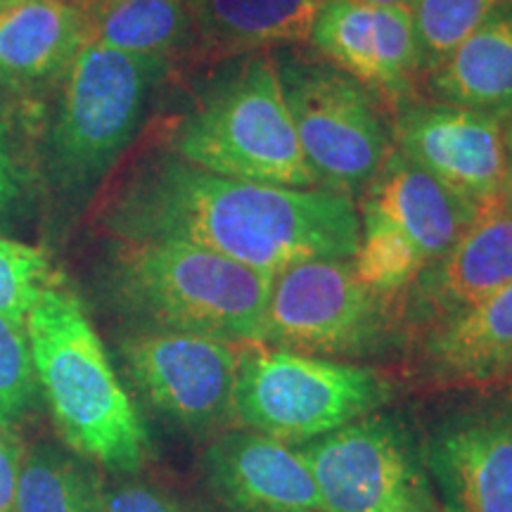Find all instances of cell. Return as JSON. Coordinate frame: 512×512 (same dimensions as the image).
Listing matches in <instances>:
<instances>
[{
	"label": "cell",
	"mask_w": 512,
	"mask_h": 512,
	"mask_svg": "<svg viewBox=\"0 0 512 512\" xmlns=\"http://www.w3.org/2000/svg\"><path fill=\"white\" fill-rule=\"evenodd\" d=\"M275 275L178 242L112 240L98 268L102 299L128 330L192 332L264 344Z\"/></svg>",
	"instance_id": "obj_2"
},
{
	"label": "cell",
	"mask_w": 512,
	"mask_h": 512,
	"mask_svg": "<svg viewBox=\"0 0 512 512\" xmlns=\"http://www.w3.org/2000/svg\"><path fill=\"white\" fill-rule=\"evenodd\" d=\"M105 512H190L166 491L152 484L128 482L105 491Z\"/></svg>",
	"instance_id": "obj_26"
},
{
	"label": "cell",
	"mask_w": 512,
	"mask_h": 512,
	"mask_svg": "<svg viewBox=\"0 0 512 512\" xmlns=\"http://www.w3.org/2000/svg\"><path fill=\"white\" fill-rule=\"evenodd\" d=\"M434 98L505 119L512 114V3L427 74Z\"/></svg>",
	"instance_id": "obj_20"
},
{
	"label": "cell",
	"mask_w": 512,
	"mask_h": 512,
	"mask_svg": "<svg viewBox=\"0 0 512 512\" xmlns=\"http://www.w3.org/2000/svg\"><path fill=\"white\" fill-rule=\"evenodd\" d=\"M358 3H370V5H408V8H411L413 0H358Z\"/></svg>",
	"instance_id": "obj_32"
},
{
	"label": "cell",
	"mask_w": 512,
	"mask_h": 512,
	"mask_svg": "<svg viewBox=\"0 0 512 512\" xmlns=\"http://www.w3.org/2000/svg\"><path fill=\"white\" fill-rule=\"evenodd\" d=\"M418 446L441 512H512V384L460 389Z\"/></svg>",
	"instance_id": "obj_12"
},
{
	"label": "cell",
	"mask_w": 512,
	"mask_h": 512,
	"mask_svg": "<svg viewBox=\"0 0 512 512\" xmlns=\"http://www.w3.org/2000/svg\"><path fill=\"white\" fill-rule=\"evenodd\" d=\"M41 399L24 320L0 316V425L15 432Z\"/></svg>",
	"instance_id": "obj_24"
},
{
	"label": "cell",
	"mask_w": 512,
	"mask_h": 512,
	"mask_svg": "<svg viewBox=\"0 0 512 512\" xmlns=\"http://www.w3.org/2000/svg\"><path fill=\"white\" fill-rule=\"evenodd\" d=\"M392 384L375 368L245 344L233 394L235 425L304 444L380 411Z\"/></svg>",
	"instance_id": "obj_6"
},
{
	"label": "cell",
	"mask_w": 512,
	"mask_h": 512,
	"mask_svg": "<svg viewBox=\"0 0 512 512\" xmlns=\"http://www.w3.org/2000/svg\"><path fill=\"white\" fill-rule=\"evenodd\" d=\"M19 197V178L15 162H12L8 145H5V133L0 126V223L8 221V216L15 211Z\"/></svg>",
	"instance_id": "obj_28"
},
{
	"label": "cell",
	"mask_w": 512,
	"mask_h": 512,
	"mask_svg": "<svg viewBox=\"0 0 512 512\" xmlns=\"http://www.w3.org/2000/svg\"><path fill=\"white\" fill-rule=\"evenodd\" d=\"M477 211L479 204L392 150L363 188L361 238L351 259L358 280L396 306L413 280L453 247Z\"/></svg>",
	"instance_id": "obj_7"
},
{
	"label": "cell",
	"mask_w": 512,
	"mask_h": 512,
	"mask_svg": "<svg viewBox=\"0 0 512 512\" xmlns=\"http://www.w3.org/2000/svg\"><path fill=\"white\" fill-rule=\"evenodd\" d=\"M245 344L169 330H126L117 354L128 387L176 430L214 437L235 425L233 394Z\"/></svg>",
	"instance_id": "obj_10"
},
{
	"label": "cell",
	"mask_w": 512,
	"mask_h": 512,
	"mask_svg": "<svg viewBox=\"0 0 512 512\" xmlns=\"http://www.w3.org/2000/svg\"><path fill=\"white\" fill-rule=\"evenodd\" d=\"M510 3L512 0H413L411 15L422 74L437 69L460 43Z\"/></svg>",
	"instance_id": "obj_23"
},
{
	"label": "cell",
	"mask_w": 512,
	"mask_h": 512,
	"mask_svg": "<svg viewBox=\"0 0 512 512\" xmlns=\"http://www.w3.org/2000/svg\"><path fill=\"white\" fill-rule=\"evenodd\" d=\"M24 325L38 392L64 446L110 472L143 470L150 458L147 430L76 292L57 278Z\"/></svg>",
	"instance_id": "obj_3"
},
{
	"label": "cell",
	"mask_w": 512,
	"mask_h": 512,
	"mask_svg": "<svg viewBox=\"0 0 512 512\" xmlns=\"http://www.w3.org/2000/svg\"><path fill=\"white\" fill-rule=\"evenodd\" d=\"M171 152L238 181L318 188L285 105L275 57L247 55L169 128Z\"/></svg>",
	"instance_id": "obj_4"
},
{
	"label": "cell",
	"mask_w": 512,
	"mask_h": 512,
	"mask_svg": "<svg viewBox=\"0 0 512 512\" xmlns=\"http://www.w3.org/2000/svg\"><path fill=\"white\" fill-rule=\"evenodd\" d=\"M162 57L86 43L62 79L48 147V174L69 200H83L110 176L136 138L152 88L169 74Z\"/></svg>",
	"instance_id": "obj_5"
},
{
	"label": "cell",
	"mask_w": 512,
	"mask_h": 512,
	"mask_svg": "<svg viewBox=\"0 0 512 512\" xmlns=\"http://www.w3.org/2000/svg\"><path fill=\"white\" fill-rule=\"evenodd\" d=\"M399 330L396 311L358 280L351 259L294 264L273 278L264 344L335 361L373 356Z\"/></svg>",
	"instance_id": "obj_9"
},
{
	"label": "cell",
	"mask_w": 512,
	"mask_h": 512,
	"mask_svg": "<svg viewBox=\"0 0 512 512\" xmlns=\"http://www.w3.org/2000/svg\"><path fill=\"white\" fill-rule=\"evenodd\" d=\"M503 133H505V150H508V159L512 166V114L503 119Z\"/></svg>",
	"instance_id": "obj_30"
},
{
	"label": "cell",
	"mask_w": 512,
	"mask_h": 512,
	"mask_svg": "<svg viewBox=\"0 0 512 512\" xmlns=\"http://www.w3.org/2000/svg\"><path fill=\"white\" fill-rule=\"evenodd\" d=\"M24 451L15 432L0 425V512H12Z\"/></svg>",
	"instance_id": "obj_27"
},
{
	"label": "cell",
	"mask_w": 512,
	"mask_h": 512,
	"mask_svg": "<svg viewBox=\"0 0 512 512\" xmlns=\"http://www.w3.org/2000/svg\"><path fill=\"white\" fill-rule=\"evenodd\" d=\"M503 204H505V209H508L510 216H512V166H510L508 178H505V185H503Z\"/></svg>",
	"instance_id": "obj_31"
},
{
	"label": "cell",
	"mask_w": 512,
	"mask_h": 512,
	"mask_svg": "<svg viewBox=\"0 0 512 512\" xmlns=\"http://www.w3.org/2000/svg\"><path fill=\"white\" fill-rule=\"evenodd\" d=\"M192 22L188 55L219 62L309 41L323 0H185Z\"/></svg>",
	"instance_id": "obj_19"
},
{
	"label": "cell",
	"mask_w": 512,
	"mask_h": 512,
	"mask_svg": "<svg viewBox=\"0 0 512 512\" xmlns=\"http://www.w3.org/2000/svg\"><path fill=\"white\" fill-rule=\"evenodd\" d=\"M88 43V17L64 0L0 8V91L34 95L55 86Z\"/></svg>",
	"instance_id": "obj_18"
},
{
	"label": "cell",
	"mask_w": 512,
	"mask_h": 512,
	"mask_svg": "<svg viewBox=\"0 0 512 512\" xmlns=\"http://www.w3.org/2000/svg\"><path fill=\"white\" fill-rule=\"evenodd\" d=\"M211 498L228 512H325L316 477L297 444L254 430H223L202 453Z\"/></svg>",
	"instance_id": "obj_16"
},
{
	"label": "cell",
	"mask_w": 512,
	"mask_h": 512,
	"mask_svg": "<svg viewBox=\"0 0 512 512\" xmlns=\"http://www.w3.org/2000/svg\"><path fill=\"white\" fill-rule=\"evenodd\" d=\"M12 3H19V0H0V8H8Z\"/></svg>",
	"instance_id": "obj_33"
},
{
	"label": "cell",
	"mask_w": 512,
	"mask_h": 512,
	"mask_svg": "<svg viewBox=\"0 0 512 512\" xmlns=\"http://www.w3.org/2000/svg\"><path fill=\"white\" fill-rule=\"evenodd\" d=\"M64 3L74 5V8H79V10L83 12V15H88V12L98 8V5L102 3V0H64Z\"/></svg>",
	"instance_id": "obj_29"
},
{
	"label": "cell",
	"mask_w": 512,
	"mask_h": 512,
	"mask_svg": "<svg viewBox=\"0 0 512 512\" xmlns=\"http://www.w3.org/2000/svg\"><path fill=\"white\" fill-rule=\"evenodd\" d=\"M57 273L43 249L0 235V316L24 320Z\"/></svg>",
	"instance_id": "obj_25"
},
{
	"label": "cell",
	"mask_w": 512,
	"mask_h": 512,
	"mask_svg": "<svg viewBox=\"0 0 512 512\" xmlns=\"http://www.w3.org/2000/svg\"><path fill=\"white\" fill-rule=\"evenodd\" d=\"M325 512H441L418 437L380 411L297 444Z\"/></svg>",
	"instance_id": "obj_11"
},
{
	"label": "cell",
	"mask_w": 512,
	"mask_h": 512,
	"mask_svg": "<svg viewBox=\"0 0 512 512\" xmlns=\"http://www.w3.org/2000/svg\"><path fill=\"white\" fill-rule=\"evenodd\" d=\"M100 233L124 242H178L278 275L316 259H354L358 207L325 188H283L216 176L164 147L114 183Z\"/></svg>",
	"instance_id": "obj_1"
},
{
	"label": "cell",
	"mask_w": 512,
	"mask_h": 512,
	"mask_svg": "<svg viewBox=\"0 0 512 512\" xmlns=\"http://www.w3.org/2000/svg\"><path fill=\"white\" fill-rule=\"evenodd\" d=\"M309 38L323 60L356 79L377 102H387L392 112L415 100L422 69L408 5L323 0Z\"/></svg>",
	"instance_id": "obj_14"
},
{
	"label": "cell",
	"mask_w": 512,
	"mask_h": 512,
	"mask_svg": "<svg viewBox=\"0 0 512 512\" xmlns=\"http://www.w3.org/2000/svg\"><path fill=\"white\" fill-rule=\"evenodd\" d=\"M396 152L475 204L503 195L510 171L503 121L448 102L408 100L394 110Z\"/></svg>",
	"instance_id": "obj_13"
},
{
	"label": "cell",
	"mask_w": 512,
	"mask_h": 512,
	"mask_svg": "<svg viewBox=\"0 0 512 512\" xmlns=\"http://www.w3.org/2000/svg\"><path fill=\"white\" fill-rule=\"evenodd\" d=\"M413 342L427 380L458 389L512 384V280Z\"/></svg>",
	"instance_id": "obj_17"
},
{
	"label": "cell",
	"mask_w": 512,
	"mask_h": 512,
	"mask_svg": "<svg viewBox=\"0 0 512 512\" xmlns=\"http://www.w3.org/2000/svg\"><path fill=\"white\" fill-rule=\"evenodd\" d=\"M275 67L318 188L349 197L366 188L392 152L377 100L320 57L285 53L275 57Z\"/></svg>",
	"instance_id": "obj_8"
},
{
	"label": "cell",
	"mask_w": 512,
	"mask_h": 512,
	"mask_svg": "<svg viewBox=\"0 0 512 512\" xmlns=\"http://www.w3.org/2000/svg\"><path fill=\"white\" fill-rule=\"evenodd\" d=\"M12 512H105V489L93 463L41 441L24 451Z\"/></svg>",
	"instance_id": "obj_22"
},
{
	"label": "cell",
	"mask_w": 512,
	"mask_h": 512,
	"mask_svg": "<svg viewBox=\"0 0 512 512\" xmlns=\"http://www.w3.org/2000/svg\"><path fill=\"white\" fill-rule=\"evenodd\" d=\"M88 43L121 53L162 57L188 55L192 22L185 0H102L88 12Z\"/></svg>",
	"instance_id": "obj_21"
},
{
	"label": "cell",
	"mask_w": 512,
	"mask_h": 512,
	"mask_svg": "<svg viewBox=\"0 0 512 512\" xmlns=\"http://www.w3.org/2000/svg\"><path fill=\"white\" fill-rule=\"evenodd\" d=\"M512 280V216L503 195L479 204L453 247L432 261L396 302V325L408 339L463 313Z\"/></svg>",
	"instance_id": "obj_15"
}]
</instances>
